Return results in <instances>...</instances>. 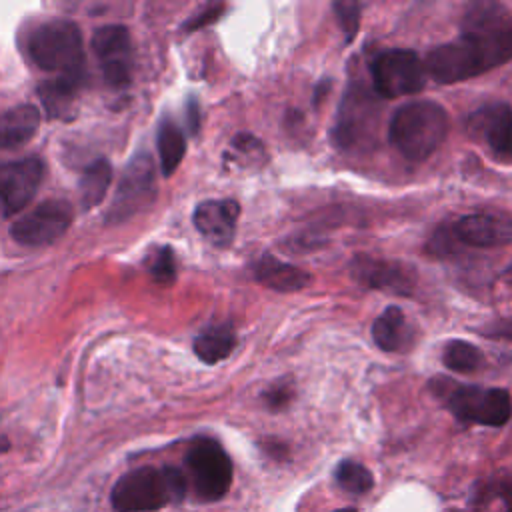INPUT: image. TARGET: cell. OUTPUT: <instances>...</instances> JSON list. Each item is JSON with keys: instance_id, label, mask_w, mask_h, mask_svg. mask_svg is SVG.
Listing matches in <instances>:
<instances>
[{"instance_id": "cell-31", "label": "cell", "mask_w": 512, "mask_h": 512, "mask_svg": "<svg viewBox=\"0 0 512 512\" xmlns=\"http://www.w3.org/2000/svg\"><path fill=\"white\" fill-rule=\"evenodd\" d=\"M222 10H224V6H210L208 10H204L202 14H198L194 20H190V22L186 24V28H188V30H194V28H198V26H204V24H208V22H214V20H218V16H220Z\"/></svg>"}, {"instance_id": "cell-23", "label": "cell", "mask_w": 512, "mask_h": 512, "mask_svg": "<svg viewBox=\"0 0 512 512\" xmlns=\"http://www.w3.org/2000/svg\"><path fill=\"white\" fill-rule=\"evenodd\" d=\"M82 82V76H58L56 80H50V82H44L40 88H38V94H40V100L44 102L46 110L56 116L60 112H64L70 102L76 98V90Z\"/></svg>"}, {"instance_id": "cell-4", "label": "cell", "mask_w": 512, "mask_h": 512, "mask_svg": "<svg viewBox=\"0 0 512 512\" xmlns=\"http://www.w3.org/2000/svg\"><path fill=\"white\" fill-rule=\"evenodd\" d=\"M432 384L436 396L444 406L462 422L480 426H504L512 416V398L504 388H486L476 384H454L450 380H440Z\"/></svg>"}, {"instance_id": "cell-13", "label": "cell", "mask_w": 512, "mask_h": 512, "mask_svg": "<svg viewBox=\"0 0 512 512\" xmlns=\"http://www.w3.org/2000/svg\"><path fill=\"white\" fill-rule=\"evenodd\" d=\"M154 196V164L148 154L132 158L124 172V178L116 190L108 220H124L136 210L144 208Z\"/></svg>"}, {"instance_id": "cell-26", "label": "cell", "mask_w": 512, "mask_h": 512, "mask_svg": "<svg viewBox=\"0 0 512 512\" xmlns=\"http://www.w3.org/2000/svg\"><path fill=\"white\" fill-rule=\"evenodd\" d=\"M332 8H334V14H336V18L340 22V28H342L346 40L350 42L356 36V32H358L360 10H362L360 4L358 2H334Z\"/></svg>"}, {"instance_id": "cell-3", "label": "cell", "mask_w": 512, "mask_h": 512, "mask_svg": "<svg viewBox=\"0 0 512 512\" xmlns=\"http://www.w3.org/2000/svg\"><path fill=\"white\" fill-rule=\"evenodd\" d=\"M448 128V112L440 104L432 100H416L394 112L388 138L406 160L422 162L438 150Z\"/></svg>"}, {"instance_id": "cell-25", "label": "cell", "mask_w": 512, "mask_h": 512, "mask_svg": "<svg viewBox=\"0 0 512 512\" xmlns=\"http://www.w3.org/2000/svg\"><path fill=\"white\" fill-rule=\"evenodd\" d=\"M334 478H336V484L350 494H366L374 486L372 472L356 460H342L336 466Z\"/></svg>"}, {"instance_id": "cell-28", "label": "cell", "mask_w": 512, "mask_h": 512, "mask_svg": "<svg viewBox=\"0 0 512 512\" xmlns=\"http://www.w3.org/2000/svg\"><path fill=\"white\" fill-rule=\"evenodd\" d=\"M262 398L270 410H282L292 400V388L288 384H274L262 394Z\"/></svg>"}, {"instance_id": "cell-32", "label": "cell", "mask_w": 512, "mask_h": 512, "mask_svg": "<svg viewBox=\"0 0 512 512\" xmlns=\"http://www.w3.org/2000/svg\"><path fill=\"white\" fill-rule=\"evenodd\" d=\"M186 118H188V128L192 134L198 132V126H200V112H198V104L194 98L188 100L186 104Z\"/></svg>"}, {"instance_id": "cell-27", "label": "cell", "mask_w": 512, "mask_h": 512, "mask_svg": "<svg viewBox=\"0 0 512 512\" xmlns=\"http://www.w3.org/2000/svg\"><path fill=\"white\" fill-rule=\"evenodd\" d=\"M150 274L158 284H172L176 278V262H174V254L168 246L160 248L158 254L154 256L152 264H150Z\"/></svg>"}, {"instance_id": "cell-36", "label": "cell", "mask_w": 512, "mask_h": 512, "mask_svg": "<svg viewBox=\"0 0 512 512\" xmlns=\"http://www.w3.org/2000/svg\"><path fill=\"white\" fill-rule=\"evenodd\" d=\"M456 512H460V510H456Z\"/></svg>"}, {"instance_id": "cell-33", "label": "cell", "mask_w": 512, "mask_h": 512, "mask_svg": "<svg viewBox=\"0 0 512 512\" xmlns=\"http://www.w3.org/2000/svg\"><path fill=\"white\" fill-rule=\"evenodd\" d=\"M334 512H358L356 508H340V510H334Z\"/></svg>"}, {"instance_id": "cell-16", "label": "cell", "mask_w": 512, "mask_h": 512, "mask_svg": "<svg viewBox=\"0 0 512 512\" xmlns=\"http://www.w3.org/2000/svg\"><path fill=\"white\" fill-rule=\"evenodd\" d=\"M240 206L236 200H204L194 210L196 230L214 246H228L236 234Z\"/></svg>"}, {"instance_id": "cell-12", "label": "cell", "mask_w": 512, "mask_h": 512, "mask_svg": "<svg viewBox=\"0 0 512 512\" xmlns=\"http://www.w3.org/2000/svg\"><path fill=\"white\" fill-rule=\"evenodd\" d=\"M44 178L40 158H24L0 164V214L12 216L20 212L36 194Z\"/></svg>"}, {"instance_id": "cell-2", "label": "cell", "mask_w": 512, "mask_h": 512, "mask_svg": "<svg viewBox=\"0 0 512 512\" xmlns=\"http://www.w3.org/2000/svg\"><path fill=\"white\" fill-rule=\"evenodd\" d=\"M186 476L174 466H144L120 476L110 492L116 512H152L186 496Z\"/></svg>"}, {"instance_id": "cell-20", "label": "cell", "mask_w": 512, "mask_h": 512, "mask_svg": "<svg viewBox=\"0 0 512 512\" xmlns=\"http://www.w3.org/2000/svg\"><path fill=\"white\" fill-rule=\"evenodd\" d=\"M236 346V334L232 326L218 324L202 330L194 340V352L204 364L222 362L232 354Z\"/></svg>"}, {"instance_id": "cell-5", "label": "cell", "mask_w": 512, "mask_h": 512, "mask_svg": "<svg viewBox=\"0 0 512 512\" xmlns=\"http://www.w3.org/2000/svg\"><path fill=\"white\" fill-rule=\"evenodd\" d=\"M378 94L364 82H352L342 96L336 124L334 142L342 150H364L376 142L380 124Z\"/></svg>"}, {"instance_id": "cell-10", "label": "cell", "mask_w": 512, "mask_h": 512, "mask_svg": "<svg viewBox=\"0 0 512 512\" xmlns=\"http://www.w3.org/2000/svg\"><path fill=\"white\" fill-rule=\"evenodd\" d=\"M94 54L100 62L104 80L112 88H126L132 76V46L128 28L108 24L94 32Z\"/></svg>"}, {"instance_id": "cell-9", "label": "cell", "mask_w": 512, "mask_h": 512, "mask_svg": "<svg viewBox=\"0 0 512 512\" xmlns=\"http://www.w3.org/2000/svg\"><path fill=\"white\" fill-rule=\"evenodd\" d=\"M72 222V206L64 200H46L10 226V236L24 246H44L58 240Z\"/></svg>"}, {"instance_id": "cell-17", "label": "cell", "mask_w": 512, "mask_h": 512, "mask_svg": "<svg viewBox=\"0 0 512 512\" xmlns=\"http://www.w3.org/2000/svg\"><path fill=\"white\" fill-rule=\"evenodd\" d=\"M254 278L276 292H296L310 282V274L302 268L282 262L270 254H264L254 264Z\"/></svg>"}, {"instance_id": "cell-15", "label": "cell", "mask_w": 512, "mask_h": 512, "mask_svg": "<svg viewBox=\"0 0 512 512\" xmlns=\"http://www.w3.org/2000/svg\"><path fill=\"white\" fill-rule=\"evenodd\" d=\"M470 132L480 138L492 152H512V106L506 102L484 104L468 118Z\"/></svg>"}, {"instance_id": "cell-21", "label": "cell", "mask_w": 512, "mask_h": 512, "mask_svg": "<svg viewBox=\"0 0 512 512\" xmlns=\"http://www.w3.org/2000/svg\"><path fill=\"white\" fill-rule=\"evenodd\" d=\"M186 152V140L182 130L172 118H164L158 126V154L164 176H170L182 162Z\"/></svg>"}, {"instance_id": "cell-29", "label": "cell", "mask_w": 512, "mask_h": 512, "mask_svg": "<svg viewBox=\"0 0 512 512\" xmlns=\"http://www.w3.org/2000/svg\"><path fill=\"white\" fill-rule=\"evenodd\" d=\"M482 332L490 338H502V340H512V318H502L498 322L488 324L482 328Z\"/></svg>"}, {"instance_id": "cell-14", "label": "cell", "mask_w": 512, "mask_h": 512, "mask_svg": "<svg viewBox=\"0 0 512 512\" xmlns=\"http://www.w3.org/2000/svg\"><path fill=\"white\" fill-rule=\"evenodd\" d=\"M450 232L458 244L500 248L512 244V218L498 212H474L458 218Z\"/></svg>"}, {"instance_id": "cell-11", "label": "cell", "mask_w": 512, "mask_h": 512, "mask_svg": "<svg viewBox=\"0 0 512 512\" xmlns=\"http://www.w3.org/2000/svg\"><path fill=\"white\" fill-rule=\"evenodd\" d=\"M350 274L358 284L370 290L390 292L394 296H410L416 288L414 270L396 260L358 254L350 262Z\"/></svg>"}, {"instance_id": "cell-7", "label": "cell", "mask_w": 512, "mask_h": 512, "mask_svg": "<svg viewBox=\"0 0 512 512\" xmlns=\"http://www.w3.org/2000/svg\"><path fill=\"white\" fill-rule=\"evenodd\" d=\"M192 488L202 502L224 498L232 486V460L214 438H196L186 452Z\"/></svg>"}, {"instance_id": "cell-35", "label": "cell", "mask_w": 512, "mask_h": 512, "mask_svg": "<svg viewBox=\"0 0 512 512\" xmlns=\"http://www.w3.org/2000/svg\"><path fill=\"white\" fill-rule=\"evenodd\" d=\"M6 446H8V444H6V442H2V444H0V452H2V450H6Z\"/></svg>"}, {"instance_id": "cell-30", "label": "cell", "mask_w": 512, "mask_h": 512, "mask_svg": "<svg viewBox=\"0 0 512 512\" xmlns=\"http://www.w3.org/2000/svg\"><path fill=\"white\" fill-rule=\"evenodd\" d=\"M490 492L498 498L504 500L506 504V512H512V476H506L502 480H498L496 484H492Z\"/></svg>"}, {"instance_id": "cell-19", "label": "cell", "mask_w": 512, "mask_h": 512, "mask_svg": "<svg viewBox=\"0 0 512 512\" xmlns=\"http://www.w3.org/2000/svg\"><path fill=\"white\" fill-rule=\"evenodd\" d=\"M40 126V112L32 104H20L0 114V148H18L34 138Z\"/></svg>"}, {"instance_id": "cell-1", "label": "cell", "mask_w": 512, "mask_h": 512, "mask_svg": "<svg viewBox=\"0 0 512 512\" xmlns=\"http://www.w3.org/2000/svg\"><path fill=\"white\" fill-rule=\"evenodd\" d=\"M512 58V16L500 4H474L454 42L432 48L424 68L442 84L464 82Z\"/></svg>"}, {"instance_id": "cell-6", "label": "cell", "mask_w": 512, "mask_h": 512, "mask_svg": "<svg viewBox=\"0 0 512 512\" xmlns=\"http://www.w3.org/2000/svg\"><path fill=\"white\" fill-rule=\"evenodd\" d=\"M28 50L42 70L58 72L60 76H82V36L70 20H54L36 28Z\"/></svg>"}, {"instance_id": "cell-18", "label": "cell", "mask_w": 512, "mask_h": 512, "mask_svg": "<svg viewBox=\"0 0 512 512\" xmlns=\"http://www.w3.org/2000/svg\"><path fill=\"white\" fill-rule=\"evenodd\" d=\"M374 344L384 352H404L412 346L414 332L398 306H388L372 324Z\"/></svg>"}, {"instance_id": "cell-24", "label": "cell", "mask_w": 512, "mask_h": 512, "mask_svg": "<svg viewBox=\"0 0 512 512\" xmlns=\"http://www.w3.org/2000/svg\"><path fill=\"white\" fill-rule=\"evenodd\" d=\"M484 358L480 348L466 340H450L442 350V364L452 372H476Z\"/></svg>"}, {"instance_id": "cell-8", "label": "cell", "mask_w": 512, "mask_h": 512, "mask_svg": "<svg viewBox=\"0 0 512 512\" xmlns=\"http://www.w3.org/2000/svg\"><path fill=\"white\" fill-rule=\"evenodd\" d=\"M372 88L382 98H398L416 94L426 84V68L412 50L394 48L380 52L372 64Z\"/></svg>"}, {"instance_id": "cell-34", "label": "cell", "mask_w": 512, "mask_h": 512, "mask_svg": "<svg viewBox=\"0 0 512 512\" xmlns=\"http://www.w3.org/2000/svg\"><path fill=\"white\" fill-rule=\"evenodd\" d=\"M506 280L512 284V268H508V270H506Z\"/></svg>"}, {"instance_id": "cell-22", "label": "cell", "mask_w": 512, "mask_h": 512, "mask_svg": "<svg viewBox=\"0 0 512 512\" xmlns=\"http://www.w3.org/2000/svg\"><path fill=\"white\" fill-rule=\"evenodd\" d=\"M112 182V168L108 164V160L98 158L92 164H88L82 172V180H80V202L84 210H90L94 206H98L106 192L108 186Z\"/></svg>"}]
</instances>
